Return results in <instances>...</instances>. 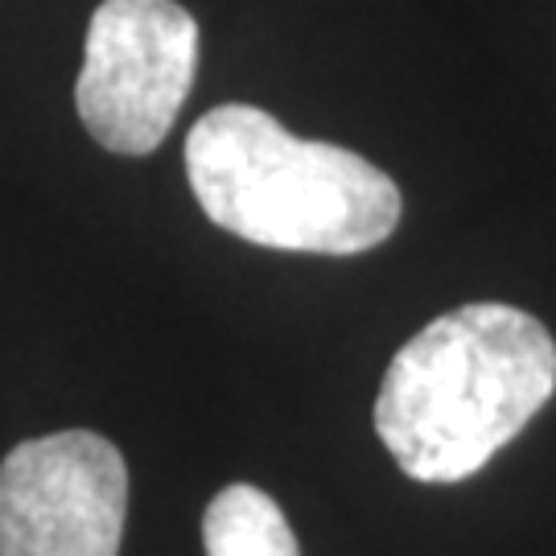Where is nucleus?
Returning a JSON list of instances; mask_svg holds the SVG:
<instances>
[{"mask_svg":"<svg viewBox=\"0 0 556 556\" xmlns=\"http://www.w3.org/2000/svg\"><path fill=\"white\" fill-rule=\"evenodd\" d=\"M556 392V342L511 305H462L396 351L376 433L417 482L478 475Z\"/></svg>","mask_w":556,"mask_h":556,"instance_id":"obj_1","label":"nucleus"},{"mask_svg":"<svg viewBox=\"0 0 556 556\" xmlns=\"http://www.w3.org/2000/svg\"><path fill=\"white\" fill-rule=\"evenodd\" d=\"M186 178L215 227L277 252L358 256L400 223V190L379 165L293 137L248 103H223L190 128Z\"/></svg>","mask_w":556,"mask_h":556,"instance_id":"obj_2","label":"nucleus"},{"mask_svg":"<svg viewBox=\"0 0 556 556\" xmlns=\"http://www.w3.org/2000/svg\"><path fill=\"white\" fill-rule=\"evenodd\" d=\"M194 66L199 21L178 0H103L75 87L87 132L112 153H153L190 96Z\"/></svg>","mask_w":556,"mask_h":556,"instance_id":"obj_3","label":"nucleus"},{"mask_svg":"<svg viewBox=\"0 0 556 556\" xmlns=\"http://www.w3.org/2000/svg\"><path fill=\"white\" fill-rule=\"evenodd\" d=\"M128 466L100 433L21 441L0 462V556H116Z\"/></svg>","mask_w":556,"mask_h":556,"instance_id":"obj_4","label":"nucleus"},{"mask_svg":"<svg viewBox=\"0 0 556 556\" xmlns=\"http://www.w3.org/2000/svg\"><path fill=\"white\" fill-rule=\"evenodd\" d=\"M206 556H301L277 498L252 482L223 486L202 516Z\"/></svg>","mask_w":556,"mask_h":556,"instance_id":"obj_5","label":"nucleus"}]
</instances>
